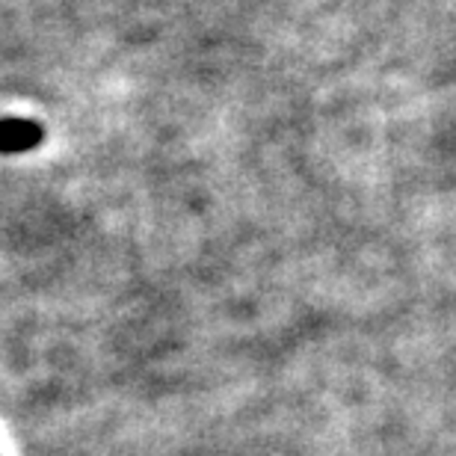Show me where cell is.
Returning a JSON list of instances; mask_svg holds the SVG:
<instances>
[{
	"label": "cell",
	"mask_w": 456,
	"mask_h": 456,
	"mask_svg": "<svg viewBox=\"0 0 456 456\" xmlns=\"http://www.w3.org/2000/svg\"><path fill=\"white\" fill-rule=\"evenodd\" d=\"M27 142V140H30V134H27V127L24 125H6V131H4V142Z\"/></svg>",
	"instance_id": "1"
}]
</instances>
